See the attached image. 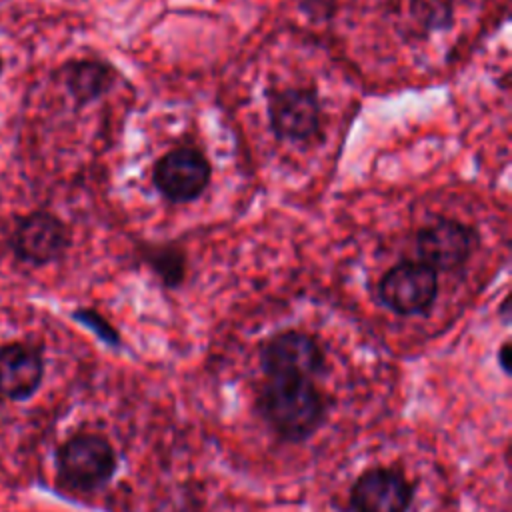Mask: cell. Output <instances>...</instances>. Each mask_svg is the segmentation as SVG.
I'll return each instance as SVG.
<instances>
[{
  "label": "cell",
  "instance_id": "obj_6",
  "mask_svg": "<svg viewBox=\"0 0 512 512\" xmlns=\"http://www.w3.org/2000/svg\"><path fill=\"white\" fill-rule=\"evenodd\" d=\"M70 246L68 226L52 212L36 210L18 220L10 248L14 256L30 266H44L60 260Z\"/></svg>",
  "mask_w": 512,
  "mask_h": 512
},
{
  "label": "cell",
  "instance_id": "obj_14",
  "mask_svg": "<svg viewBox=\"0 0 512 512\" xmlns=\"http://www.w3.org/2000/svg\"><path fill=\"white\" fill-rule=\"evenodd\" d=\"M300 6L316 18H328L336 8V0H300Z\"/></svg>",
  "mask_w": 512,
  "mask_h": 512
},
{
  "label": "cell",
  "instance_id": "obj_4",
  "mask_svg": "<svg viewBox=\"0 0 512 512\" xmlns=\"http://www.w3.org/2000/svg\"><path fill=\"white\" fill-rule=\"evenodd\" d=\"M438 272L418 260L392 266L378 284V296L392 312L402 316L424 314L436 300Z\"/></svg>",
  "mask_w": 512,
  "mask_h": 512
},
{
  "label": "cell",
  "instance_id": "obj_11",
  "mask_svg": "<svg viewBox=\"0 0 512 512\" xmlns=\"http://www.w3.org/2000/svg\"><path fill=\"white\" fill-rule=\"evenodd\" d=\"M60 72L66 90L80 106L98 100L114 82V70L102 60H72Z\"/></svg>",
  "mask_w": 512,
  "mask_h": 512
},
{
  "label": "cell",
  "instance_id": "obj_7",
  "mask_svg": "<svg viewBox=\"0 0 512 512\" xmlns=\"http://www.w3.org/2000/svg\"><path fill=\"white\" fill-rule=\"evenodd\" d=\"M418 262L432 270H456L468 262L478 246V234L474 228L440 218L416 232L414 238Z\"/></svg>",
  "mask_w": 512,
  "mask_h": 512
},
{
  "label": "cell",
  "instance_id": "obj_1",
  "mask_svg": "<svg viewBox=\"0 0 512 512\" xmlns=\"http://www.w3.org/2000/svg\"><path fill=\"white\" fill-rule=\"evenodd\" d=\"M258 414L284 442H304L326 420V398L302 378H266L258 390Z\"/></svg>",
  "mask_w": 512,
  "mask_h": 512
},
{
  "label": "cell",
  "instance_id": "obj_9",
  "mask_svg": "<svg viewBox=\"0 0 512 512\" xmlns=\"http://www.w3.org/2000/svg\"><path fill=\"white\" fill-rule=\"evenodd\" d=\"M412 486L392 468H368L350 488V512H406Z\"/></svg>",
  "mask_w": 512,
  "mask_h": 512
},
{
  "label": "cell",
  "instance_id": "obj_13",
  "mask_svg": "<svg viewBox=\"0 0 512 512\" xmlns=\"http://www.w3.org/2000/svg\"><path fill=\"white\" fill-rule=\"evenodd\" d=\"M74 320L84 324L86 328H90L98 338H102L104 342L108 344H118L120 338L116 334V330L96 312V310H90V308H80V310H74Z\"/></svg>",
  "mask_w": 512,
  "mask_h": 512
},
{
  "label": "cell",
  "instance_id": "obj_3",
  "mask_svg": "<svg viewBox=\"0 0 512 512\" xmlns=\"http://www.w3.org/2000/svg\"><path fill=\"white\" fill-rule=\"evenodd\" d=\"M266 378H318L326 368V356L318 340L300 330H284L266 340L260 352Z\"/></svg>",
  "mask_w": 512,
  "mask_h": 512
},
{
  "label": "cell",
  "instance_id": "obj_5",
  "mask_svg": "<svg viewBox=\"0 0 512 512\" xmlns=\"http://www.w3.org/2000/svg\"><path fill=\"white\" fill-rule=\"evenodd\" d=\"M270 128L278 138L312 142L322 136L324 114L318 94L308 88H280L268 96Z\"/></svg>",
  "mask_w": 512,
  "mask_h": 512
},
{
  "label": "cell",
  "instance_id": "obj_10",
  "mask_svg": "<svg viewBox=\"0 0 512 512\" xmlns=\"http://www.w3.org/2000/svg\"><path fill=\"white\" fill-rule=\"evenodd\" d=\"M44 380L42 350L30 342L0 346V398L22 402L32 398Z\"/></svg>",
  "mask_w": 512,
  "mask_h": 512
},
{
  "label": "cell",
  "instance_id": "obj_8",
  "mask_svg": "<svg viewBox=\"0 0 512 512\" xmlns=\"http://www.w3.org/2000/svg\"><path fill=\"white\" fill-rule=\"evenodd\" d=\"M210 174V162L198 148L180 146L156 162L152 180L168 200L190 202L206 190Z\"/></svg>",
  "mask_w": 512,
  "mask_h": 512
},
{
  "label": "cell",
  "instance_id": "obj_16",
  "mask_svg": "<svg viewBox=\"0 0 512 512\" xmlns=\"http://www.w3.org/2000/svg\"><path fill=\"white\" fill-rule=\"evenodd\" d=\"M2 70H4V60H2V56H0V76H2Z\"/></svg>",
  "mask_w": 512,
  "mask_h": 512
},
{
  "label": "cell",
  "instance_id": "obj_15",
  "mask_svg": "<svg viewBox=\"0 0 512 512\" xmlns=\"http://www.w3.org/2000/svg\"><path fill=\"white\" fill-rule=\"evenodd\" d=\"M508 356H510V344L504 342L502 348H500V354H498V360H500V368L508 374L510 372V362H508Z\"/></svg>",
  "mask_w": 512,
  "mask_h": 512
},
{
  "label": "cell",
  "instance_id": "obj_2",
  "mask_svg": "<svg viewBox=\"0 0 512 512\" xmlns=\"http://www.w3.org/2000/svg\"><path fill=\"white\" fill-rule=\"evenodd\" d=\"M118 458L112 444L92 432L70 436L56 452L58 482L76 492H92L112 480Z\"/></svg>",
  "mask_w": 512,
  "mask_h": 512
},
{
  "label": "cell",
  "instance_id": "obj_12",
  "mask_svg": "<svg viewBox=\"0 0 512 512\" xmlns=\"http://www.w3.org/2000/svg\"><path fill=\"white\" fill-rule=\"evenodd\" d=\"M150 268L160 276L166 286H178L184 278L186 264L180 250L174 246H158L146 256Z\"/></svg>",
  "mask_w": 512,
  "mask_h": 512
}]
</instances>
